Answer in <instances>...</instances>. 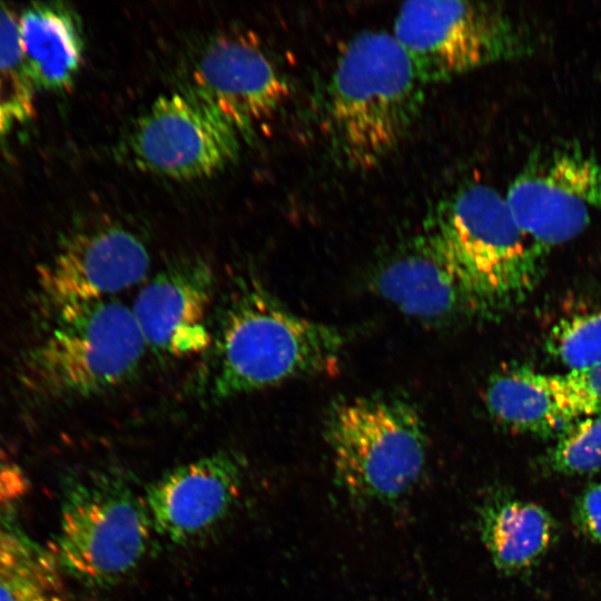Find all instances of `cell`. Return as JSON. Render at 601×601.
Here are the masks:
<instances>
[{
    "instance_id": "6da1fadb",
    "label": "cell",
    "mask_w": 601,
    "mask_h": 601,
    "mask_svg": "<svg viewBox=\"0 0 601 601\" xmlns=\"http://www.w3.org/2000/svg\"><path fill=\"white\" fill-rule=\"evenodd\" d=\"M344 333L303 317L255 278L233 285L213 333L205 392L226 401L333 368Z\"/></svg>"
},
{
    "instance_id": "30bf717a",
    "label": "cell",
    "mask_w": 601,
    "mask_h": 601,
    "mask_svg": "<svg viewBox=\"0 0 601 601\" xmlns=\"http://www.w3.org/2000/svg\"><path fill=\"white\" fill-rule=\"evenodd\" d=\"M150 268L146 244L117 224L98 225L69 237L49 264L41 282L58 309L114 298L145 280Z\"/></svg>"
},
{
    "instance_id": "2e32d148",
    "label": "cell",
    "mask_w": 601,
    "mask_h": 601,
    "mask_svg": "<svg viewBox=\"0 0 601 601\" xmlns=\"http://www.w3.org/2000/svg\"><path fill=\"white\" fill-rule=\"evenodd\" d=\"M24 61L36 87L66 89L78 72L83 41L76 16L59 4H37L18 16Z\"/></svg>"
},
{
    "instance_id": "277c9868",
    "label": "cell",
    "mask_w": 601,
    "mask_h": 601,
    "mask_svg": "<svg viewBox=\"0 0 601 601\" xmlns=\"http://www.w3.org/2000/svg\"><path fill=\"white\" fill-rule=\"evenodd\" d=\"M325 436L336 480L359 502H391L420 479L427 440L412 403L392 395L336 401L326 414Z\"/></svg>"
},
{
    "instance_id": "ac0fdd59",
    "label": "cell",
    "mask_w": 601,
    "mask_h": 601,
    "mask_svg": "<svg viewBox=\"0 0 601 601\" xmlns=\"http://www.w3.org/2000/svg\"><path fill=\"white\" fill-rule=\"evenodd\" d=\"M53 550L0 520V601H68Z\"/></svg>"
},
{
    "instance_id": "9c48e42d",
    "label": "cell",
    "mask_w": 601,
    "mask_h": 601,
    "mask_svg": "<svg viewBox=\"0 0 601 601\" xmlns=\"http://www.w3.org/2000/svg\"><path fill=\"white\" fill-rule=\"evenodd\" d=\"M238 131L190 87L157 98L136 121L128 156L141 170L171 179L209 177L239 151Z\"/></svg>"
},
{
    "instance_id": "ba28073f",
    "label": "cell",
    "mask_w": 601,
    "mask_h": 601,
    "mask_svg": "<svg viewBox=\"0 0 601 601\" xmlns=\"http://www.w3.org/2000/svg\"><path fill=\"white\" fill-rule=\"evenodd\" d=\"M504 197L543 256L581 234L601 210V160L574 142L540 147L530 154Z\"/></svg>"
},
{
    "instance_id": "5bb4252c",
    "label": "cell",
    "mask_w": 601,
    "mask_h": 601,
    "mask_svg": "<svg viewBox=\"0 0 601 601\" xmlns=\"http://www.w3.org/2000/svg\"><path fill=\"white\" fill-rule=\"evenodd\" d=\"M371 286L403 314L433 326L479 319L457 275L418 237L375 267Z\"/></svg>"
},
{
    "instance_id": "9a60e30c",
    "label": "cell",
    "mask_w": 601,
    "mask_h": 601,
    "mask_svg": "<svg viewBox=\"0 0 601 601\" xmlns=\"http://www.w3.org/2000/svg\"><path fill=\"white\" fill-rule=\"evenodd\" d=\"M484 401L490 416L514 432L559 435L577 421L558 392L552 375L523 365L495 372L487 381Z\"/></svg>"
},
{
    "instance_id": "5b68a950",
    "label": "cell",
    "mask_w": 601,
    "mask_h": 601,
    "mask_svg": "<svg viewBox=\"0 0 601 601\" xmlns=\"http://www.w3.org/2000/svg\"><path fill=\"white\" fill-rule=\"evenodd\" d=\"M151 529L145 499L121 476L97 472L67 492L53 551L63 572L108 588L138 566Z\"/></svg>"
},
{
    "instance_id": "8992f818",
    "label": "cell",
    "mask_w": 601,
    "mask_h": 601,
    "mask_svg": "<svg viewBox=\"0 0 601 601\" xmlns=\"http://www.w3.org/2000/svg\"><path fill=\"white\" fill-rule=\"evenodd\" d=\"M392 33L425 86L532 50L525 27L495 3L482 1L405 2Z\"/></svg>"
},
{
    "instance_id": "4fadbf2b",
    "label": "cell",
    "mask_w": 601,
    "mask_h": 601,
    "mask_svg": "<svg viewBox=\"0 0 601 601\" xmlns=\"http://www.w3.org/2000/svg\"><path fill=\"white\" fill-rule=\"evenodd\" d=\"M214 286L213 268L195 257L175 260L148 279L130 306L147 349L170 357L209 349Z\"/></svg>"
},
{
    "instance_id": "d6986e66",
    "label": "cell",
    "mask_w": 601,
    "mask_h": 601,
    "mask_svg": "<svg viewBox=\"0 0 601 601\" xmlns=\"http://www.w3.org/2000/svg\"><path fill=\"white\" fill-rule=\"evenodd\" d=\"M35 89L20 45L18 16L0 6V137L33 116Z\"/></svg>"
},
{
    "instance_id": "7402d4cb",
    "label": "cell",
    "mask_w": 601,
    "mask_h": 601,
    "mask_svg": "<svg viewBox=\"0 0 601 601\" xmlns=\"http://www.w3.org/2000/svg\"><path fill=\"white\" fill-rule=\"evenodd\" d=\"M554 385L571 415L581 417L601 414V363L552 375Z\"/></svg>"
},
{
    "instance_id": "e0dca14e",
    "label": "cell",
    "mask_w": 601,
    "mask_h": 601,
    "mask_svg": "<svg viewBox=\"0 0 601 601\" xmlns=\"http://www.w3.org/2000/svg\"><path fill=\"white\" fill-rule=\"evenodd\" d=\"M479 528L494 565L509 573L529 569L538 562L555 535L554 521L545 509L502 495L484 502Z\"/></svg>"
},
{
    "instance_id": "603a6c76",
    "label": "cell",
    "mask_w": 601,
    "mask_h": 601,
    "mask_svg": "<svg viewBox=\"0 0 601 601\" xmlns=\"http://www.w3.org/2000/svg\"><path fill=\"white\" fill-rule=\"evenodd\" d=\"M574 522L591 541L601 544V483L588 486L574 504Z\"/></svg>"
},
{
    "instance_id": "8fae6325",
    "label": "cell",
    "mask_w": 601,
    "mask_h": 601,
    "mask_svg": "<svg viewBox=\"0 0 601 601\" xmlns=\"http://www.w3.org/2000/svg\"><path fill=\"white\" fill-rule=\"evenodd\" d=\"M240 135L247 137L272 118L288 96V85L253 39L224 35L199 55L191 87Z\"/></svg>"
},
{
    "instance_id": "3957f363",
    "label": "cell",
    "mask_w": 601,
    "mask_h": 601,
    "mask_svg": "<svg viewBox=\"0 0 601 601\" xmlns=\"http://www.w3.org/2000/svg\"><path fill=\"white\" fill-rule=\"evenodd\" d=\"M417 237L457 275L479 319L510 312L539 280L542 255L489 185L466 184L442 198Z\"/></svg>"
},
{
    "instance_id": "ffe728a7",
    "label": "cell",
    "mask_w": 601,
    "mask_h": 601,
    "mask_svg": "<svg viewBox=\"0 0 601 601\" xmlns=\"http://www.w3.org/2000/svg\"><path fill=\"white\" fill-rule=\"evenodd\" d=\"M545 347L569 371L601 363V311L561 318L550 329Z\"/></svg>"
},
{
    "instance_id": "44dd1931",
    "label": "cell",
    "mask_w": 601,
    "mask_h": 601,
    "mask_svg": "<svg viewBox=\"0 0 601 601\" xmlns=\"http://www.w3.org/2000/svg\"><path fill=\"white\" fill-rule=\"evenodd\" d=\"M548 464L556 473L581 475L601 469V414L573 422L558 435L548 454Z\"/></svg>"
},
{
    "instance_id": "52a82bcc",
    "label": "cell",
    "mask_w": 601,
    "mask_h": 601,
    "mask_svg": "<svg viewBox=\"0 0 601 601\" xmlns=\"http://www.w3.org/2000/svg\"><path fill=\"white\" fill-rule=\"evenodd\" d=\"M147 351L130 306L114 297L58 311L35 367L48 391L91 396L128 382Z\"/></svg>"
},
{
    "instance_id": "7c38bea8",
    "label": "cell",
    "mask_w": 601,
    "mask_h": 601,
    "mask_svg": "<svg viewBox=\"0 0 601 601\" xmlns=\"http://www.w3.org/2000/svg\"><path fill=\"white\" fill-rule=\"evenodd\" d=\"M244 477L243 457L227 450L166 472L144 497L152 530L179 545L207 534L234 508Z\"/></svg>"
},
{
    "instance_id": "7a4b0ae2",
    "label": "cell",
    "mask_w": 601,
    "mask_h": 601,
    "mask_svg": "<svg viewBox=\"0 0 601 601\" xmlns=\"http://www.w3.org/2000/svg\"><path fill=\"white\" fill-rule=\"evenodd\" d=\"M425 87L393 33L356 35L326 89V131L335 159L353 170L383 161L420 117Z\"/></svg>"
}]
</instances>
